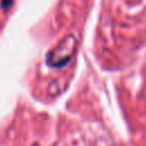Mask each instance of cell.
Returning <instances> with one entry per match:
<instances>
[{
  "mask_svg": "<svg viewBox=\"0 0 146 146\" xmlns=\"http://www.w3.org/2000/svg\"><path fill=\"white\" fill-rule=\"evenodd\" d=\"M75 48V39L73 35H67L51 51L48 52L46 62L52 67H63L66 65L73 55Z\"/></svg>",
  "mask_w": 146,
  "mask_h": 146,
  "instance_id": "1",
  "label": "cell"
},
{
  "mask_svg": "<svg viewBox=\"0 0 146 146\" xmlns=\"http://www.w3.org/2000/svg\"><path fill=\"white\" fill-rule=\"evenodd\" d=\"M13 5V0H1V7L2 9H8Z\"/></svg>",
  "mask_w": 146,
  "mask_h": 146,
  "instance_id": "2",
  "label": "cell"
}]
</instances>
